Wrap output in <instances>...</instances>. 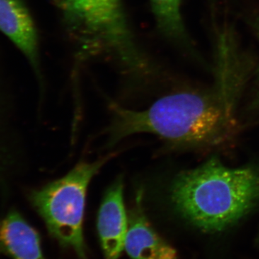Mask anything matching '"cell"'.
Listing matches in <instances>:
<instances>
[{
    "mask_svg": "<svg viewBox=\"0 0 259 259\" xmlns=\"http://www.w3.org/2000/svg\"><path fill=\"white\" fill-rule=\"evenodd\" d=\"M170 199L177 212L201 231H224L259 204V168H232L209 158L177 175Z\"/></svg>",
    "mask_w": 259,
    "mask_h": 259,
    "instance_id": "7a4b0ae2",
    "label": "cell"
},
{
    "mask_svg": "<svg viewBox=\"0 0 259 259\" xmlns=\"http://www.w3.org/2000/svg\"><path fill=\"white\" fill-rule=\"evenodd\" d=\"M0 254L12 259H46L38 233L15 211L0 219Z\"/></svg>",
    "mask_w": 259,
    "mask_h": 259,
    "instance_id": "52a82bcc",
    "label": "cell"
},
{
    "mask_svg": "<svg viewBox=\"0 0 259 259\" xmlns=\"http://www.w3.org/2000/svg\"><path fill=\"white\" fill-rule=\"evenodd\" d=\"M127 228L123 183L122 179H118L107 190L97 220V229L105 259L119 258L125 249Z\"/></svg>",
    "mask_w": 259,
    "mask_h": 259,
    "instance_id": "277c9868",
    "label": "cell"
},
{
    "mask_svg": "<svg viewBox=\"0 0 259 259\" xmlns=\"http://www.w3.org/2000/svg\"><path fill=\"white\" fill-rule=\"evenodd\" d=\"M258 77H259V70H258Z\"/></svg>",
    "mask_w": 259,
    "mask_h": 259,
    "instance_id": "9c48e42d",
    "label": "cell"
},
{
    "mask_svg": "<svg viewBox=\"0 0 259 259\" xmlns=\"http://www.w3.org/2000/svg\"><path fill=\"white\" fill-rule=\"evenodd\" d=\"M112 156L93 163H80L63 178L31 194L32 204L51 236L65 248L74 250L80 259H88L83 235L88 186Z\"/></svg>",
    "mask_w": 259,
    "mask_h": 259,
    "instance_id": "3957f363",
    "label": "cell"
},
{
    "mask_svg": "<svg viewBox=\"0 0 259 259\" xmlns=\"http://www.w3.org/2000/svg\"><path fill=\"white\" fill-rule=\"evenodd\" d=\"M0 32L38 70V38L35 23L23 0H0Z\"/></svg>",
    "mask_w": 259,
    "mask_h": 259,
    "instance_id": "8992f818",
    "label": "cell"
},
{
    "mask_svg": "<svg viewBox=\"0 0 259 259\" xmlns=\"http://www.w3.org/2000/svg\"><path fill=\"white\" fill-rule=\"evenodd\" d=\"M182 0H150L158 28L173 40H183L185 28L181 15Z\"/></svg>",
    "mask_w": 259,
    "mask_h": 259,
    "instance_id": "ba28073f",
    "label": "cell"
},
{
    "mask_svg": "<svg viewBox=\"0 0 259 259\" xmlns=\"http://www.w3.org/2000/svg\"><path fill=\"white\" fill-rule=\"evenodd\" d=\"M212 93L181 92L158 99L144 111L126 110L113 104L110 144L130 135L148 133L173 144L214 146L234 132L233 110L236 96L221 79Z\"/></svg>",
    "mask_w": 259,
    "mask_h": 259,
    "instance_id": "6da1fadb",
    "label": "cell"
},
{
    "mask_svg": "<svg viewBox=\"0 0 259 259\" xmlns=\"http://www.w3.org/2000/svg\"><path fill=\"white\" fill-rule=\"evenodd\" d=\"M125 250L131 259H177L176 250L155 231L145 215L141 191L130 213Z\"/></svg>",
    "mask_w": 259,
    "mask_h": 259,
    "instance_id": "5b68a950",
    "label": "cell"
}]
</instances>
